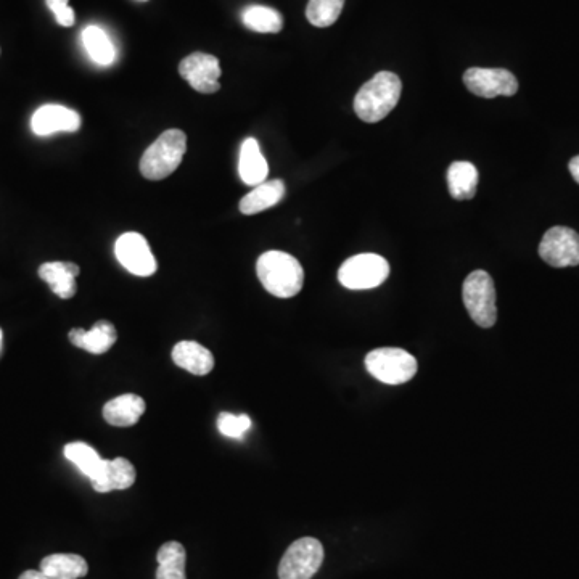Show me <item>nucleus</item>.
<instances>
[{
	"label": "nucleus",
	"instance_id": "f257e3e1",
	"mask_svg": "<svg viewBox=\"0 0 579 579\" xmlns=\"http://www.w3.org/2000/svg\"><path fill=\"white\" fill-rule=\"evenodd\" d=\"M403 83L391 71H380L359 89L354 99V111L364 123H378L395 110L401 99Z\"/></svg>",
	"mask_w": 579,
	"mask_h": 579
},
{
	"label": "nucleus",
	"instance_id": "f03ea898",
	"mask_svg": "<svg viewBox=\"0 0 579 579\" xmlns=\"http://www.w3.org/2000/svg\"><path fill=\"white\" fill-rule=\"evenodd\" d=\"M256 274L266 292L277 298H293L304 285V271L295 256L284 251H266L259 256Z\"/></svg>",
	"mask_w": 579,
	"mask_h": 579
},
{
	"label": "nucleus",
	"instance_id": "7ed1b4c3",
	"mask_svg": "<svg viewBox=\"0 0 579 579\" xmlns=\"http://www.w3.org/2000/svg\"><path fill=\"white\" fill-rule=\"evenodd\" d=\"M187 136L181 129L163 132L140 160V173L148 181H161L176 171L184 160Z\"/></svg>",
	"mask_w": 579,
	"mask_h": 579
},
{
	"label": "nucleus",
	"instance_id": "20e7f679",
	"mask_svg": "<svg viewBox=\"0 0 579 579\" xmlns=\"http://www.w3.org/2000/svg\"><path fill=\"white\" fill-rule=\"evenodd\" d=\"M462 300L475 324L483 329H491L496 324V287L488 272L473 271L465 279Z\"/></svg>",
	"mask_w": 579,
	"mask_h": 579
},
{
	"label": "nucleus",
	"instance_id": "39448f33",
	"mask_svg": "<svg viewBox=\"0 0 579 579\" xmlns=\"http://www.w3.org/2000/svg\"><path fill=\"white\" fill-rule=\"evenodd\" d=\"M366 369L385 385H403L417 374V361L401 348H378L366 356Z\"/></svg>",
	"mask_w": 579,
	"mask_h": 579
},
{
	"label": "nucleus",
	"instance_id": "423d86ee",
	"mask_svg": "<svg viewBox=\"0 0 579 579\" xmlns=\"http://www.w3.org/2000/svg\"><path fill=\"white\" fill-rule=\"evenodd\" d=\"M390 276V264L383 256L362 253L346 259L338 271V280L348 290L377 288Z\"/></svg>",
	"mask_w": 579,
	"mask_h": 579
},
{
	"label": "nucleus",
	"instance_id": "0eeeda50",
	"mask_svg": "<svg viewBox=\"0 0 579 579\" xmlns=\"http://www.w3.org/2000/svg\"><path fill=\"white\" fill-rule=\"evenodd\" d=\"M324 562V547L314 538H301L288 547L280 560V579H311Z\"/></svg>",
	"mask_w": 579,
	"mask_h": 579
},
{
	"label": "nucleus",
	"instance_id": "6e6552de",
	"mask_svg": "<svg viewBox=\"0 0 579 579\" xmlns=\"http://www.w3.org/2000/svg\"><path fill=\"white\" fill-rule=\"evenodd\" d=\"M539 256L549 266H579V234L570 227H551L539 243Z\"/></svg>",
	"mask_w": 579,
	"mask_h": 579
},
{
	"label": "nucleus",
	"instance_id": "1a4fd4ad",
	"mask_svg": "<svg viewBox=\"0 0 579 579\" xmlns=\"http://www.w3.org/2000/svg\"><path fill=\"white\" fill-rule=\"evenodd\" d=\"M464 84L483 99L512 97L518 92L517 78L504 68H469L464 73Z\"/></svg>",
	"mask_w": 579,
	"mask_h": 579
},
{
	"label": "nucleus",
	"instance_id": "9d476101",
	"mask_svg": "<svg viewBox=\"0 0 579 579\" xmlns=\"http://www.w3.org/2000/svg\"><path fill=\"white\" fill-rule=\"evenodd\" d=\"M116 259L134 276L150 277L157 272V259L148 247L147 239L137 232H126L115 243Z\"/></svg>",
	"mask_w": 579,
	"mask_h": 579
},
{
	"label": "nucleus",
	"instance_id": "9b49d317",
	"mask_svg": "<svg viewBox=\"0 0 579 579\" xmlns=\"http://www.w3.org/2000/svg\"><path fill=\"white\" fill-rule=\"evenodd\" d=\"M179 74L200 94H214L221 89V65L214 55L195 52L185 57L179 65Z\"/></svg>",
	"mask_w": 579,
	"mask_h": 579
},
{
	"label": "nucleus",
	"instance_id": "f8f14e48",
	"mask_svg": "<svg viewBox=\"0 0 579 579\" xmlns=\"http://www.w3.org/2000/svg\"><path fill=\"white\" fill-rule=\"evenodd\" d=\"M81 128L78 111L63 105H44L34 111L31 129L39 137L52 136L57 132H76Z\"/></svg>",
	"mask_w": 579,
	"mask_h": 579
},
{
	"label": "nucleus",
	"instance_id": "ddd939ff",
	"mask_svg": "<svg viewBox=\"0 0 579 579\" xmlns=\"http://www.w3.org/2000/svg\"><path fill=\"white\" fill-rule=\"evenodd\" d=\"M136 477L134 465L124 457H116L113 460H102L99 470L91 478V483L97 493H111L131 488L136 483Z\"/></svg>",
	"mask_w": 579,
	"mask_h": 579
},
{
	"label": "nucleus",
	"instance_id": "4468645a",
	"mask_svg": "<svg viewBox=\"0 0 579 579\" xmlns=\"http://www.w3.org/2000/svg\"><path fill=\"white\" fill-rule=\"evenodd\" d=\"M78 276L79 266L74 263L55 261V263H46L39 267V277L62 300H70L76 295L78 292L76 277Z\"/></svg>",
	"mask_w": 579,
	"mask_h": 579
},
{
	"label": "nucleus",
	"instance_id": "2eb2a0df",
	"mask_svg": "<svg viewBox=\"0 0 579 579\" xmlns=\"http://www.w3.org/2000/svg\"><path fill=\"white\" fill-rule=\"evenodd\" d=\"M71 343L76 348L91 354H105L118 340L115 325L108 321L95 322L91 330L73 329L70 332Z\"/></svg>",
	"mask_w": 579,
	"mask_h": 579
},
{
	"label": "nucleus",
	"instance_id": "dca6fc26",
	"mask_svg": "<svg viewBox=\"0 0 579 579\" xmlns=\"http://www.w3.org/2000/svg\"><path fill=\"white\" fill-rule=\"evenodd\" d=\"M173 361L177 367L198 377L208 375L214 369L213 353L197 341H179L173 348Z\"/></svg>",
	"mask_w": 579,
	"mask_h": 579
},
{
	"label": "nucleus",
	"instance_id": "f3484780",
	"mask_svg": "<svg viewBox=\"0 0 579 579\" xmlns=\"http://www.w3.org/2000/svg\"><path fill=\"white\" fill-rule=\"evenodd\" d=\"M145 412V401L137 395L118 396L103 406V419L113 427H132Z\"/></svg>",
	"mask_w": 579,
	"mask_h": 579
},
{
	"label": "nucleus",
	"instance_id": "a211bd4d",
	"mask_svg": "<svg viewBox=\"0 0 579 579\" xmlns=\"http://www.w3.org/2000/svg\"><path fill=\"white\" fill-rule=\"evenodd\" d=\"M239 173L243 184L251 185V187L266 182L269 165L261 153L258 140L253 137L243 140L242 147H240Z\"/></svg>",
	"mask_w": 579,
	"mask_h": 579
},
{
	"label": "nucleus",
	"instance_id": "6ab92c4d",
	"mask_svg": "<svg viewBox=\"0 0 579 579\" xmlns=\"http://www.w3.org/2000/svg\"><path fill=\"white\" fill-rule=\"evenodd\" d=\"M284 197L285 184L280 179L263 182V184L256 185L255 189L248 192L240 200V213L245 214V216L263 213V211L282 202Z\"/></svg>",
	"mask_w": 579,
	"mask_h": 579
},
{
	"label": "nucleus",
	"instance_id": "aec40b11",
	"mask_svg": "<svg viewBox=\"0 0 579 579\" xmlns=\"http://www.w3.org/2000/svg\"><path fill=\"white\" fill-rule=\"evenodd\" d=\"M39 570L52 579H79L89 573V565L78 554H52L42 559Z\"/></svg>",
	"mask_w": 579,
	"mask_h": 579
},
{
	"label": "nucleus",
	"instance_id": "412c9836",
	"mask_svg": "<svg viewBox=\"0 0 579 579\" xmlns=\"http://www.w3.org/2000/svg\"><path fill=\"white\" fill-rule=\"evenodd\" d=\"M448 187L452 198L472 200L478 189L477 166L470 161H454L448 169Z\"/></svg>",
	"mask_w": 579,
	"mask_h": 579
},
{
	"label": "nucleus",
	"instance_id": "4be33fe9",
	"mask_svg": "<svg viewBox=\"0 0 579 579\" xmlns=\"http://www.w3.org/2000/svg\"><path fill=\"white\" fill-rule=\"evenodd\" d=\"M83 46L92 62L99 66H110L116 62V47L105 29L87 26L83 31Z\"/></svg>",
	"mask_w": 579,
	"mask_h": 579
},
{
	"label": "nucleus",
	"instance_id": "5701e85b",
	"mask_svg": "<svg viewBox=\"0 0 579 579\" xmlns=\"http://www.w3.org/2000/svg\"><path fill=\"white\" fill-rule=\"evenodd\" d=\"M157 560V579H187L185 575L187 552L181 543L169 541L163 544L158 551Z\"/></svg>",
	"mask_w": 579,
	"mask_h": 579
},
{
	"label": "nucleus",
	"instance_id": "b1692460",
	"mask_svg": "<svg viewBox=\"0 0 579 579\" xmlns=\"http://www.w3.org/2000/svg\"><path fill=\"white\" fill-rule=\"evenodd\" d=\"M243 25L261 34H277L284 28V17L271 7L250 5L242 12Z\"/></svg>",
	"mask_w": 579,
	"mask_h": 579
},
{
	"label": "nucleus",
	"instance_id": "393cba45",
	"mask_svg": "<svg viewBox=\"0 0 579 579\" xmlns=\"http://www.w3.org/2000/svg\"><path fill=\"white\" fill-rule=\"evenodd\" d=\"M63 454H65L66 459L70 460L71 464L76 465L84 477L89 478V480L97 473L103 460L102 457L99 456V452L95 451L89 444L81 443V441L66 444L65 448H63Z\"/></svg>",
	"mask_w": 579,
	"mask_h": 579
},
{
	"label": "nucleus",
	"instance_id": "a878e982",
	"mask_svg": "<svg viewBox=\"0 0 579 579\" xmlns=\"http://www.w3.org/2000/svg\"><path fill=\"white\" fill-rule=\"evenodd\" d=\"M345 7V0H309L306 18L316 28L335 25Z\"/></svg>",
	"mask_w": 579,
	"mask_h": 579
},
{
	"label": "nucleus",
	"instance_id": "bb28decb",
	"mask_svg": "<svg viewBox=\"0 0 579 579\" xmlns=\"http://www.w3.org/2000/svg\"><path fill=\"white\" fill-rule=\"evenodd\" d=\"M251 428V419L247 414H230V412H221L218 417V430L221 435L227 438L239 440Z\"/></svg>",
	"mask_w": 579,
	"mask_h": 579
},
{
	"label": "nucleus",
	"instance_id": "cd10ccee",
	"mask_svg": "<svg viewBox=\"0 0 579 579\" xmlns=\"http://www.w3.org/2000/svg\"><path fill=\"white\" fill-rule=\"evenodd\" d=\"M50 12L54 13L58 25L63 28H71L76 21L74 10L70 7V0H46Z\"/></svg>",
	"mask_w": 579,
	"mask_h": 579
},
{
	"label": "nucleus",
	"instance_id": "c85d7f7f",
	"mask_svg": "<svg viewBox=\"0 0 579 579\" xmlns=\"http://www.w3.org/2000/svg\"><path fill=\"white\" fill-rule=\"evenodd\" d=\"M18 579H52L46 575V573H42L41 570H26L25 573H21L20 578Z\"/></svg>",
	"mask_w": 579,
	"mask_h": 579
},
{
	"label": "nucleus",
	"instance_id": "c756f323",
	"mask_svg": "<svg viewBox=\"0 0 579 579\" xmlns=\"http://www.w3.org/2000/svg\"><path fill=\"white\" fill-rule=\"evenodd\" d=\"M568 169H570V174L573 176V179L579 184V155L570 161Z\"/></svg>",
	"mask_w": 579,
	"mask_h": 579
},
{
	"label": "nucleus",
	"instance_id": "7c9ffc66",
	"mask_svg": "<svg viewBox=\"0 0 579 579\" xmlns=\"http://www.w3.org/2000/svg\"><path fill=\"white\" fill-rule=\"evenodd\" d=\"M0 346H2V330H0Z\"/></svg>",
	"mask_w": 579,
	"mask_h": 579
},
{
	"label": "nucleus",
	"instance_id": "2f4dec72",
	"mask_svg": "<svg viewBox=\"0 0 579 579\" xmlns=\"http://www.w3.org/2000/svg\"><path fill=\"white\" fill-rule=\"evenodd\" d=\"M144 2H145V0H144Z\"/></svg>",
	"mask_w": 579,
	"mask_h": 579
}]
</instances>
